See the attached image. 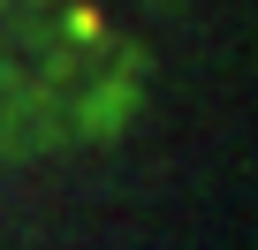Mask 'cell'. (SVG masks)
<instances>
[{
  "label": "cell",
  "mask_w": 258,
  "mask_h": 250,
  "mask_svg": "<svg viewBox=\"0 0 258 250\" xmlns=\"http://www.w3.org/2000/svg\"><path fill=\"white\" fill-rule=\"evenodd\" d=\"M167 0H0V167L106 137L145 91Z\"/></svg>",
  "instance_id": "1"
}]
</instances>
